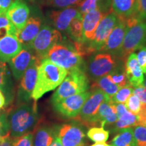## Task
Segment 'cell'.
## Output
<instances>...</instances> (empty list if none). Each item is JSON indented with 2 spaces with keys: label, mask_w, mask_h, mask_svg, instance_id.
Returning a JSON list of instances; mask_svg holds the SVG:
<instances>
[{
  "label": "cell",
  "mask_w": 146,
  "mask_h": 146,
  "mask_svg": "<svg viewBox=\"0 0 146 146\" xmlns=\"http://www.w3.org/2000/svg\"><path fill=\"white\" fill-rule=\"evenodd\" d=\"M68 72L49 60H42L38 67L37 77L31 98L36 102L43 95L54 90L61 84Z\"/></svg>",
  "instance_id": "6da1fadb"
},
{
  "label": "cell",
  "mask_w": 146,
  "mask_h": 146,
  "mask_svg": "<svg viewBox=\"0 0 146 146\" xmlns=\"http://www.w3.org/2000/svg\"><path fill=\"white\" fill-rule=\"evenodd\" d=\"M127 25L123 44L116 57L125 63L129 55L146 45V21L133 14L125 20Z\"/></svg>",
  "instance_id": "7a4b0ae2"
},
{
  "label": "cell",
  "mask_w": 146,
  "mask_h": 146,
  "mask_svg": "<svg viewBox=\"0 0 146 146\" xmlns=\"http://www.w3.org/2000/svg\"><path fill=\"white\" fill-rule=\"evenodd\" d=\"M45 58L64 68L68 72L77 70H86L84 58L74 48L72 41L66 36L62 41L55 45L49 51Z\"/></svg>",
  "instance_id": "3957f363"
},
{
  "label": "cell",
  "mask_w": 146,
  "mask_h": 146,
  "mask_svg": "<svg viewBox=\"0 0 146 146\" xmlns=\"http://www.w3.org/2000/svg\"><path fill=\"white\" fill-rule=\"evenodd\" d=\"M39 118L36 103L21 104L11 113L8 119L10 136L13 139L32 132L37 127Z\"/></svg>",
  "instance_id": "277c9868"
},
{
  "label": "cell",
  "mask_w": 146,
  "mask_h": 146,
  "mask_svg": "<svg viewBox=\"0 0 146 146\" xmlns=\"http://www.w3.org/2000/svg\"><path fill=\"white\" fill-rule=\"evenodd\" d=\"M89 79L85 70H77L69 72L64 81L52 95V105L65 98L88 91Z\"/></svg>",
  "instance_id": "5b68a950"
},
{
  "label": "cell",
  "mask_w": 146,
  "mask_h": 146,
  "mask_svg": "<svg viewBox=\"0 0 146 146\" xmlns=\"http://www.w3.org/2000/svg\"><path fill=\"white\" fill-rule=\"evenodd\" d=\"M121 60L107 52H96L89 56L86 64V73L89 79L94 82L110 74Z\"/></svg>",
  "instance_id": "8992f818"
},
{
  "label": "cell",
  "mask_w": 146,
  "mask_h": 146,
  "mask_svg": "<svg viewBox=\"0 0 146 146\" xmlns=\"http://www.w3.org/2000/svg\"><path fill=\"white\" fill-rule=\"evenodd\" d=\"M62 33L48 25H43L33 41L31 49L39 60H43L55 45L63 41Z\"/></svg>",
  "instance_id": "52a82bcc"
},
{
  "label": "cell",
  "mask_w": 146,
  "mask_h": 146,
  "mask_svg": "<svg viewBox=\"0 0 146 146\" xmlns=\"http://www.w3.org/2000/svg\"><path fill=\"white\" fill-rule=\"evenodd\" d=\"M110 101V98L100 89L91 90V95L85 102L79 114L74 119L81 122L87 127L96 126V118L100 105L103 102Z\"/></svg>",
  "instance_id": "ba28073f"
},
{
  "label": "cell",
  "mask_w": 146,
  "mask_h": 146,
  "mask_svg": "<svg viewBox=\"0 0 146 146\" xmlns=\"http://www.w3.org/2000/svg\"><path fill=\"white\" fill-rule=\"evenodd\" d=\"M81 15L78 5L47 11L46 17L50 26L60 32L66 33L70 23L74 18Z\"/></svg>",
  "instance_id": "9c48e42d"
},
{
  "label": "cell",
  "mask_w": 146,
  "mask_h": 146,
  "mask_svg": "<svg viewBox=\"0 0 146 146\" xmlns=\"http://www.w3.org/2000/svg\"><path fill=\"white\" fill-rule=\"evenodd\" d=\"M41 62V60L36 56H35L29 68L21 78L18 89V98L23 103L28 102L31 99V95L35 87L37 77L38 67Z\"/></svg>",
  "instance_id": "30bf717a"
},
{
  "label": "cell",
  "mask_w": 146,
  "mask_h": 146,
  "mask_svg": "<svg viewBox=\"0 0 146 146\" xmlns=\"http://www.w3.org/2000/svg\"><path fill=\"white\" fill-rule=\"evenodd\" d=\"M90 95L91 91H87L70 96L53 105L54 108L64 117L74 118L79 114L82 107Z\"/></svg>",
  "instance_id": "8fae6325"
},
{
  "label": "cell",
  "mask_w": 146,
  "mask_h": 146,
  "mask_svg": "<svg viewBox=\"0 0 146 146\" xmlns=\"http://www.w3.org/2000/svg\"><path fill=\"white\" fill-rule=\"evenodd\" d=\"M43 26V19L39 15L29 16L26 25L16 33V36L23 47L31 48L33 41Z\"/></svg>",
  "instance_id": "7c38bea8"
},
{
  "label": "cell",
  "mask_w": 146,
  "mask_h": 146,
  "mask_svg": "<svg viewBox=\"0 0 146 146\" xmlns=\"http://www.w3.org/2000/svg\"><path fill=\"white\" fill-rule=\"evenodd\" d=\"M127 29V25L125 20L119 18L100 52H107L116 56L123 44Z\"/></svg>",
  "instance_id": "4fadbf2b"
},
{
  "label": "cell",
  "mask_w": 146,
  "mask_h": 146,
  "mask_svg": "<svg viewBox=\"0 0 146 146\" xmlns=\"http://www.w3.org/2000/svg\"><path fill=\"white\" fill-rule=\"evenodd\" d=\"M58 137L62 146H85V135L78 125H63L58 129Z\"/></svg>",
  "instance_id": "5bb4252c"
},
{
  "label": "cell",
  "mask_w": 146,
  "mask_h": 146,
  "mask_svg": "<svg viewBox=\"0 0 146 146\" xmlns=\"http://www.w3.org/2000/svg\"><path fill=\"white\" fill-rule=\"evenodd\" d=\"M35 55L31 48L23 47L16 56L8 62L14 79L19 81L23 77Z\"/></svg>",
  "instance_id": "9a60e30c"
},
{
  "label": "cell",
  "mask_w": 146,
  "mask_h": 146,
  "mask_svg": "<svg viewBox=\"0 0 146 146\" xmlns=\"http://www.w3.org/2000/svg\"><path fill=\"white\" fill-rule=\"evenodd\" d=\"M5 16L17 31L21 30L26 25L30 16V9L22 0H14L7 11Z\"/></svg>",
  "instance_id": "2e32d148"
},
{
  "label": "cell",
  "mask_w": 146,
  "mask_h": 146,
  "mask_svg": "<svg viewBox=\"0 0 146 146\" xmlns=\"http://www.w3.org/2000/svg\"><path fill=\"white\" fill-rule=\"evenodd\" d=\"M107 13L102 9L89 11L83 15V41L81 42H89L92 39L94 33L100 22Z\"/></svg>",
  "instance_id": "e0dca14e"
},
{
  "label": "cell",
  "mask_w": 146,
  "mask_h": 146,
  "mask_svg": "<svg viewBox=\"0 0 146 146\" xmlns=\"http://www.w3.org/2000/svg\"><path fill=\"white\" fill-rule=\"evenodd\" d=\"M23 48L16 35L9 34L0 38V60L8 62Z\"/></svg>",
  "instance_id": "ac0fdd59"
},
{
  "label": "cell",
  "mask_w": 146,
  "mask_h": 146,
  "mask_svg": "<svg viewBox=\"0 0 146 146\" xmlns=\"http://www.w3.org/2000/svg\"><path fill=\"white\" fill-rule=\"evenodd\" d=\"M125 69L128 83L133 87H137L143 85L144 74L139 65L136 54L133 53L128 56L125 60Z\"/></svg>",
  "instance_id": "d6986e66"
},
{
  "label": "cell",
  "mask_w": 146,
  "mask_h": 146,
  "mask_svg": "<svg viewBox=\"0 0 146 146\" xmlns=\"http://www.w3.org/2000/svg\"><path fill=\"white\" fill-rule=\"evenodd\" d=\"M118 120L114 124L116 130H121L127 128L139 126V118L135 115L128 111L124 104H115Z\"/></svg>",
  "instance_id": "ffe728a7"
},
{
  "label": "cell",
  "mask_w": 146,
  "mask_h": 146,
  "mask_svg": "<svg viewBox=\"0 0 146 146\" xmlns=\"http://www.w3.org/2000/svg\"><path fill=\"white\" fill-rule=\"evenodd\" d=\"M117 120L115 104L112 103L111 100L103 102L100 105L96 118L98 125L100 124L102 127H104L106 125H113Z\"/></svg>",
  "instance_id": "44dd1931"
},
{
  "label": "cell",
  "mask_w": 146,
  "mask_h": 146,
  "mask_svg": "<svg viewBox=\"0 0 146 146\" xmlns=\"http://www.w3.org/2000/svg\"><path fill=\"white\" fill-rule=\"evenodd\" d=\"M0 90L4 94L6 104L10 103L14 99V84L11 77V72L9 70L6 62L0 60Z\"/></svg>",
  "instance_id": "7402d4cb"
},
{
  "label": "cell",
  "mask_w": 146,
  "mask_h": 146,
  "mask_svg": "<svg viewBox=\"0 0 146 146\" xmlns=\"http://www.w3.org/2000/svg\"><path fill=\"white\" fill-rule=\"evenodd\" d=\"M58 130L50 126L35 128L33 132V146H50L58 136Z\"/></svg>",
  "instance_id": "603a6c76"
},
{
  "label": "cell",
  "mask_w": 146,
  "mask_h": 146,
  "mask_svg": "<svg viewBox=\"0 0 146 146\" xmlns=\"http://www.w3.org/2000/svg\"><path fill=\"white\" fill-rule=\"evenodd\" d=\"M111 7L118 18L126 20L135 14L136 0H111Z\"/></svg>",
  "instance_id": "cb8c5ba5"
},
{
  "label": "cell",
  "mask_w": 146,
  "mask_h": 146,
  "mask_svg": "<svg viewBox=\"0 0 146 146\" xmlns=\"http://www.w3.org/2000/svg\"><path fill=\"white\" fill-rule=\"evenodd\" d=\"M78 8L82 16L89 11L96 10L97 8L102 9L106 13L112 10L111 0H83L78 5Z\"/></svg>",
  "instance_id": "d4e9b609"
},
{
  "label": "cell",
  "mask_w": 146,
  "mask_h": 146,
  "mask_svg": "<svg viewBox=\"0 0 146 146\" xmlns=\"http://www.w3.org/2000/svg\"><path fill=\"white\" fill-rule=\"evenodd\" d=\"M120 88V87L112 83L108 75L104 76L96 80L93 82L92 85H91V90L100 89L105 93L110 99L113 96L116 94Z\"/></svg>",
  "instance_id": "484cf974"
},
{
  "label": "cell",
  "mask_w": 146,
  "mask_h": 146,
  "mask_svg": "<svg viewBox=\"0 0 146 146\" xmlns=\"http://www.w3.org/2000/svg\"><path fill=\"white\" fill-rule=\"evenodd\" d=\"M111 146H135L134 132L133 128H127L119 131L112 139Z\"/></svg>",
  "instance_id": "4316f807"
},
{
  "label": "cell",
  "mask_w": 146,
  "mask_h": 146,
  "mask_svg": "<svg viewBox=\"0 0 146 146\" xmlns=\"http://www.w3.org/2000/svg\"><path fill=\"white\" fill-rule=\"evenodd\" d=\"M83 16L80 15L74 18L70 23L66 35L74 43H80L83 41Z\"/></svg>",
  "instance_id": "83f0119b"
},
{
  "label": "cell",
  "mask_w": 146,
  "mask_h": 146,
  "mask_svg": "<svg viewBox=\"0 0 146 146\" xmlns=\"http://www.w3.org/2000/svg\"><path fill=\"white\" fill-rule=\"evenodd\" d=\"M108 76L112 83L116 84L118 87H122L129 85L125 72V65L123 61L118 64L116 68L110 74H108Z\"/></svg>",
  "instance_id": "f1b7e54d"
},
{
  "label": "cell",
  "mask_w": 146,
  "mask_h": 146,
  "mask_svg": "<svg viewBox=\"0 0 146 146\" xmlns=\"http://www.w3.org/2000/svg\"><path fill=\"white\" fill-rule=\"evenodd\" d=\"M109 131L104 127H91L87 131V135L89 139L96 143L106 142L109 138Z\"/></svg>",
  "instance_id": "f546056e"
},
{
  "label": "cell",
  "mask_w": 146,
  "mask_h": 146,
  "mask_svg": "<svg viewBox=\"0 0 146 146\" xmlns=\"http://www.w3.org/2000/svg\"><path fill=\"white\" fill-rule=\"evenodd\" d=\"M133 87L129 85L120 87L116 94L111 98V102L114 104H125L131 94H133Z\"/></svg>",
  "instance_id": "4dcf8cb0"
},
{
  "label": "cell",
  "mask_w": 146,
  "mask_h": 146,
  "mask_svg": "<svg viewBox=\"0 0 146 146\" xmlns=\"http://www.w3.org/2000/svg\"><path fill=\"white\" fill-rule=\"evenodd\" d=\"M42 1L46 6L63 9L78 5L83 1V0H42Z\"/></svg>",
  "instance_id": "1f68e13d"
},
{
  "label": "cell",
  "mask_w": 146,
  "mask_h": 146,
  "mask_svg": "<svg viewBox=\"0 0 146 146\" xmlns=\"http://www.w3.org/2000/svg\"><path fill=\"white\" fill-rule=\"evenodd\" d=\"M16 31L17 29L13 26L6 16H0V38L9 34L16 35Z\"/></svg>",
  "instance_id": "d6a6232c"
},
{
  "label": "cell",
  "mask_w": 146,
  "mask_h": 146,
  "mask_svg": "<svg viewBox=\"0 0 146 146\" xmlns=\"http://www.w3.org/2000/svg\"><path fill=\"white\" fill-rule=\"evenodd\" d=\"M128 111L133 114L137 115L141 111L142 103L135 95L132 94L125 104Z\"/></svg>",
  "instance_id": "836d02e7"
},
{
  "label": "cell",
  "mask_w": 146,
  "mask_h": 146,
  "mask_svg": "<svg viewBox=\"0 0 146 146\" xmlns=\"http://www.w3.org/2000/svg\"><path fill=\"white\" fill-rule=\"evenodd\" d=\"M135 146H146V128L137 126L133 129Z\"/></svg>",
  "instance_id": "e575fe53"
},
{
  "label": "cell",
  "mask_w": 146,
  "mask_h": 146,
  "mask_svg": "<svg viewBox=\"0 0 146 146\" xmlns=\"http://www.w3.org/2000/svg\"><path fill=\"white\" fill-rule=\"evenodd\" d=\"M33 132H30L13 139L12 146H33Z\"/></svg>",
  "instance_id": "d590c367"
},
{
  "label": "cell",
  "mask_w": 146,
  "mask_h": 146,
  "mask_svg": "<svg viewBox=\"0 0 146 146\" xmlns=\"http://www.w3.org/2000/svg\"><path fill=\"white\" fill-rule=\"evenodd\" d=\"M139 65L143 74H146V45L139 50L137 54H136Z\"/></svg>",
  "instance_id": "8d00e7d4"
},
{
  "label": "cell",
  "mask_w": 146,
  "mask_h": 146,
  "mask_svg": "<svg viewBox=\"0 0 146 146\" xmlns=\"http://www.w3.org/2000/svg\"><path fill=\"white\" fill-rule=\"evenodd\" d=\"M9 132H10V125L7 116L5 114H0V137Z\"/></svg>",
  "instance_id": "74e56055"
},
{
  "label": "cell",
  "mask_w": 146,
  "mask_h": 146,
  "mask_svg": "<svg viewBox=\"0 0 146 146\" xmlns=\"http://www.w3.org/2000/svg\"><path fill=\"white\" fill-rule=\"evenodd\" d=\"M135 14L143 18L146 16V0H136V8Z\"/></svg>",
  "instance_id": "f35d334b"
},
{
  "label": "cell",
  "mask_w": 146,
  "mask_h": 146,
  "mask_svg": "<svg viewBox=\"0 0 146 146\" xmlns=\"http://www.w3.org/2000/svg\"><path fill=\"white\" fill-rule=\"evenodd\" d=\"M133 94L137 97L142 104H146V89L144 87L143 85L135 87L133 89Z\"/></svg>",
  "instance_id": "ab89813d"
},
{
  "label": "cell",
  "mask_w": 146,
  "mask_h": 146,
  "mask_svg": "<svg viewBox=\"0 0 146 146\" xmlns=\"http://www.w3.org/2000/svg\"><path fill=\"white\" fill-rule=\"evenodd\" d=\"M14 0H0V16H5L7 11Z\"/></svg>",
  "instance_id": "60d3db41"
},
{
  "label": "cell",
  "mask_w": 146,
  "mask_h": 146,
  "mask_svg": "<svg viewBox=\"0 0 146 146\" xmlns=\"http://www.w3.org/2000/svg\"><path fill=\"white\" fill-rule=\"evenodd\" d=\"M139 122V126L146 125V104H142L141 111L137 114Z\"/></svg>",
  "instance_id": "b9f144b4"
},
{
  "label": "cell",
  "mask_w": 146,
  "mask_h": 146,
  "mask_svg": "<svg viewBox=\"0 0 146 146\" xmlns=\"http://www.w3.org/2000/svg\"><path fill=\"white\" fill-rule=\"evenodd\" d=\"M14 139L10 136V132L0 137V146H12Z\"/></svg>",
  "instance_id": "7bdbcfd3"
},
{
  "label": "cell",
  "mask_w": 146,
  "mask_h": 146,
  "mask_svg": "<svg viewBox=\"0 0 146 146\" xmlns=\"http://www.w3.org/2000/svg\"><path fill=\"white\" fill-rule=\"evenodd\" d=\"M6 105V100H5L4 94L0 90V110L2 109Z\"/></svg>",
  "instance_id": "ee69618b"
},
{
  "label": "cell",
  "mask_w": 146,
  "mask_h": 146,
  "mask_svg": "<svg viewBox=\"0 0 146 146\" xmlns=\"http://www.w3.org/2000/svg\"><path fill=\"white\" fill-rule=\"evenodd\" d=\"M50 146H62V145L61 141H60L59 137L57 136L54 139V140L53 141L52 144H51Z\"/></svg>",
  "instance_id": "f6af8a7d"
},
{
  "label": "cell",
  "mask_w": 146,
  "mask_h": 146,
  "mask_svg": "<svg viewBox=\"0 0 146 146\" xmlns=\"http://www.w3.org/2000/svg\"><path fill=\"white\" fill-rule=\"evenodd\" d=\"M91 146H111L110 144H108L106 142H103V143H96Z\"/></svg>",
  "instance_id": "bcb514c9"
},
{
  "label": "cell",
  "mask_w": 146,
  "mask_h": 146,
  "mask_svg": "<svg viewBox=\"0 0 146 146\" xmlns=\"http://www.w3.org/2000/svg\"><path fill=\"white\" fill-rule=\"evenodd\" d=\"M143 86L146 89V78L145 80H144V83H143Z\"/></svg>",
  "instance_id": "7dc6e473"
},
{
  "label": "cell",
  "mask_w": 146,
  "mask_h": 146,
  "mask_svg": "<svg viewBox=\"0 0 146 146\" xmlns=\"http://www.w3.org/2000/svg\"><path fill=\"white\" fill-rule=\"evenodd\" d=\"M143 19H144V20H145V21H146V16H145V18H143Z\"/></svg>",
  "instance_id": "c3c4849f"
},
{
  "label": "cell",
  "mask_w": 146,
  "mask_h": 146,
  "mask_svg": "<svg viewBox=\"0 0 146 146\" xmlns=\"http://www.w3.org/2000/svg\"><path fill=\"white\" fill-rule=\"evenodd\" d=\"M144 127H145L146 128V125H145V126H144Z\"/></svg>",
  "instance_id": "681fc988"
}]
</instances>
